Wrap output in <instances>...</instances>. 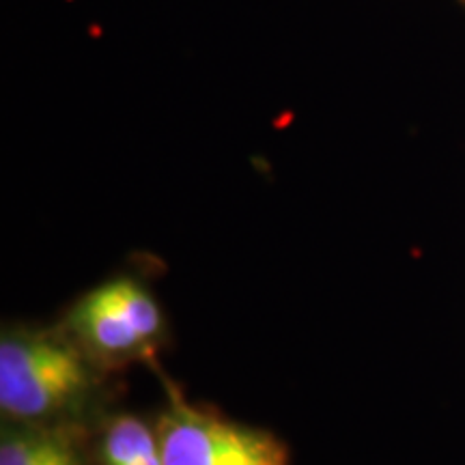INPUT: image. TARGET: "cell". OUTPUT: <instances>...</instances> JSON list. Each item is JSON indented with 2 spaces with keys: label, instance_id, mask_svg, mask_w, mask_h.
I'll return each instance as SVG.
<instances>
[{
  "label": "cell",
  "instance_id": "cell-3",
  "mask_svg": "<svg viewBox=\"0 0 465 465\" xmlns=\"http://www.w3.org/2000/svg\"><path fill=\"white\" fill-rule=\"evenodd\" d=\"M155 424L164 465H291L278 435L194 407L174 388Z\"/></svg>",
  "mask_w": 465,
  "mask_h": 465
},
{
  "label": "cell",
  "instance_id": "cell-4",
  "mask_svg": "<svg viewBox=\"0 0 465 465\" xmlns=\"http://www.w3.org/2000/svg\"><path fill=\"white\" fill-rule=\"evenodd\" d=\"M0 465H91L75 427L3 420Z\"/></svg>",
  "mask_w": 465,
  "mask_h": 465
},
{
  "label": "cell",
  "instance_id": "cell-2",
  "mask_svg": "<svg viewBox=\"0 0 465 465\" xmlns=\"http://www.w3.org/2000/svg\"><path fill=\"white\" fill-rule=\"evenodd\" d=\"M61 328L100 369L151 360L166 336L155 295L130 276L97 284L69 308Z\"/></svg>",
  "mask_w": 465,
  "mask_h": 465
},
{
  "label": "cell",
  "instance_id": "cell-1",
  "mask_svg": "<svg viewBox=\"0 0 465 465\" xmlns=\"http://www.w3.org/2000/svg\"><path fill=\"white\" fill-rule=\"evenodd\" d=\"M104 373L61 325L5 328L0 336L3 420L75 427L93 410Z\"/></svg>",
  "mask_w": 465,
  "mask_h": 465
},
{
  "label": "cell",
  "instance_id": "cell-5",
  "mask_svg": "<svg viewBox=\"0 0 465 465\" xmlns=\"http://www.w3.org/2000/svg\"><path fill=\"white\" fill-rule=\"evenodd\" d=\"M93 465H164L158 424L136 414H114L102 422Z\"/></svg>",
  "mask_w": 465,
  "mask_h": 465
}]
</instances>
